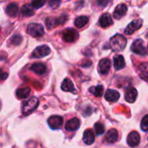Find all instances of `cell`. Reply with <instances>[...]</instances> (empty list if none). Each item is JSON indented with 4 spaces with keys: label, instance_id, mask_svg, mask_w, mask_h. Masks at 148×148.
Instances as JSON below:
<instances>
[{
    "label": "cell",
    "instance_id": "ac0fdd59",
    "mask_svg": "<svg viewBox=\"0 0 148 148\" xmlns=\"http://www.w3.org/2000/svg\"><path fill=\"white\" fill-rule=\"evenodd\" d=\"M62 89L65 92H71L73 94H76V89L73 84V82L68 78L63 80L62 84Z\"/></svg>",
    "mask_w": 148,
    "mask_h": 148
},
{
    "label": "cell",
    "instance_id": "ba28073f",
    "mask_svg": "<svg viewBox=\"0 0 148 148\" xmlns=\"http://www.w3.org/2000/svg\"><path fill=\"white\" fill-rule=\"evenodd\" d=\"M143 24V21L142 19H137L133 21L132 23H130L127 27L125 29V34L126 35H132L134 34L136 30H138Z\"/></svg>",
    "mask_w": 148,
    "mask_h": 148
},
{
    "label": "cell",
    "instance_id": "7402d4cb",
    "mask_svg": "<svg viewBox=\"0 0 148 148\" xmlns=\"http://www.w3.org/2000/svg\"><path fill=\"white\" fill-rule=\"evenodd\" d=\"M114 69L116 70H121L123 68H125L126 63H125L124 57L122 56H120V55L115 56L114 57Z\"/></svg>",
    "mask_w": 148,
    "mask_h": 148
},
{
    "label": "cell",
    "instance_id": "1f68e13d",
    "mask_svg": "<svg viewBox=\"0 0 148 148\" xmlns=\"http://www.w3.org/2000/svg\"><path fill=\"white\" fill-rule=\"evenodd\" d=\"M61 3V2L60 1H49V5L50 6V7H52V8H57L58 7V5Z\"/></svg>",
    "mask_w": 148,
    "mask_h": 148
},
{
    "label": "cell",
    "instance_id": "4316f807",
    "mask_svg": "<svg viewBox=\"0 0 148 148\" xmlns=\"http://www.w3.org/2000/svg\"><path fill=\"white\" fill-rule=\"evenodd\" d=\"M89 92L96 97H101L103 95V87L101 85H97L89 88Z\"/></svg>",
    "mask_w": 148,
    "mask_h": 148
},
{
    "label": "cell",
    "instance_id": "d6986e66",
    "mask_svg": "<svg viewBox=\"0 0 148 148\" xmlns=\"http://www.w3.org/2000/svg\"><path fill=\"white\" fill-rule=\"evenodd\" d=\"M137 95H138V92H137L136 88H130L126 92L125 99H126V101H127V102H129V103H134V102L136 101Z\"/></svg>",
    "mask_w": 148,
    "mask_h": 148
},
{
    "label": "cell",
    "instance_id": "7a4b0ae2",
    "mask_svg": "<svg viewBox=\"0 0 148 148\" xmlns=\"http://www.w3.org/2000/svg\"><path fill=\"white\" fill-rule=\"evenodd\" d=\"M39 105V100L36 97H31L24 101L22 105V113L23 115H28L35 111Z\"/></svg>",
    "mask_w": 148,
    "mask_h": 148
},
{
    "label": "cell",
    "instance_id": "ffe728a7",
    "mask_svg": "<svg viewBox=\"0 0 148 148\" xmlns=\"http://www.w3.org/2000/svg\"><path fill=\"white\" fill-rule=\"evenodd\" d=\"M118 132L116 129L113 128V129H110L107 134H106V137H105V140L108 143H114L117 141L118 140Z\"/></svg>",
    "mask_w": 148,
    "mask_h": 148
},
{
    "label": "cell",
    "instance_id": "83f0119b",
    "mask_svg": "<svg viewBox=\"0 0 148 148\" xmlns=\"http://www.w3.org/2000/svg\"><path fill=\"white\" fill-rule=\"evenodd\" d=\"M95 130L97 135H101L105 132V127L101 122H97L95 124Z\"/></svg>",
    "mask_w": 148,
    "mask_h": 148
},
{
    "label": "cell",
    "instance_id": "603a6c76",
    "mask_svg": "<svg viewBox=\"0 0 148 148\" xmlns=\"http://www.w3.org/2000/svg\"><path fill=\"white\" fill-rule=\"evenodd\" d=\"M5 11L10 16H16L18 12V5L16 3H10L7 5Z\"/></svg>",
    "mask_w": 148,
    "mask_h": 148
},
{
    "label": "cell",
    "instance_id": "5b68a950",
    "mask_svg": "<svg viewBox=\"0 0 148 148\" xmlns=\"http://www.w3.org/2000/svg\"><path fill=\"white\" fill-rule=\"evenodd\" d=\"M131 50L134 53L140 55V56H146L147 55V50H146V48L144 46L143 40H141V39H137L133 42V44L131 46Z\"/></svg>",
    "mask_w": 148,
    "mask_h": 148
},
{
    "label": "cell",
    "instance_id": "4fadbf2b",
    "mask_svg": "<svg viewBox=\"0 0 148 148\" xmlns=\"http://www.w3.org/2000/svg\"><path fill=\"white\" fill-rule=\"evenodd\" d=\"M30 70L36 73V75H42L45 74V72L47 71V68H46V65L42 62H36L30 66Z\"/></svg>",
    "mask_w": 148,
    "mask_h": 148
},
{
    "label": "cell",
    "instance_id": "cb8c5ba5",
    "mask_svg": "<svg viewBox=\"0 0 148 148\" xmlns=\"http://www.w3.org/2000/svg\"><path fill=\"white\" fill-rule=\"evenodd\" d=\"M21 13L23 16H31L35 14L33 6L30 4H24L21 9Z\"/></svg>",
    "mask_w": 148,
    "mask_h": 148
},
{
    "label": "cell",
    "instance_id": "52a82bcc",
    "mask_svg": "<svg viewBox=\"0 0 148 148\" xmlns=\"http://www.w3.org/2000/svg\"><path fill=\"white\" fill-rule=\"evenodd\" d=\"M51 52L49 46L47 45H42V46H38L35 49V50L32 52L31 54V57H35V58H41V57H44L46 56H48L49 53Z\"/></svg>",
    "mask_w": 148,
    "mask_h": 148
},
{
    "label": "cell",
    "instance_id": "484cf974",
    "mask_svg": "<svg viewBox=\"0 0 148 148\" xmlns=\"http://www.w3.org/2000/svg\"><path fill=\"white\" fill-rule=\"evenodd\" d=\"M88 23V17L86 16H79V17H77V18L75 20V27L78 28V29H81V28L84 27Z\"/></svg>",
    "mask_w": 148,
    "mask_h": 148
},
{
    "label": "cell",
    "instance_id": "836d02e7",
    "mask_svg": "<svg viewBox=\"0 0 148 148\" xmlns=\"http://www.w3.org/2000/svg\"><path fill=\"white\" fill-rule=\"evenodd\" d=\"M2 75H3V77H2V79H3V80H4V79H5V78L7 77V75H7V74H3Z\"/></svg>",
    "mask_w": 148,
    "mask_h": 148
},
{
    "label": "cell",
    "instance_id": "44dd1931",
    "mask_svg": "<svg viewBox=\"0 0 148 148\" xmlns=\"http://www.w3.org/2000/svg\"><path fill=\"white\" fill-rule=\"evenodd\" d=\"M83 141L87 145H92L95 142V134L93 130L87 129L83 134Z\"/></svg>",
    "mask_w": 148,
    "mask_h": 148
},
{
    "label": "cell",
    "instance_id": "e0dca14e",
    "mask_svg": "<svg viewBox=\"0 0 148 148\" xmlns=\"http://www.w3.org/2000/svg\"><path fill=\"white\" fill-rule=\"evenodd\" d=\"M113 23L112 21V17L110 16V14L108 13H104L103 15L101 16L100 19H99V24L103 27V28H107L108 26H110Z\"/></svg>",
    "mask_w": 148,
    "mask_h": 148
},
{
    "label": "cell",
    "instance_id": "9c48e42d",
    "mask_svg": "<svg viewBox=\"0 0 148 148\" xmlns=\"http://www.w3.org/2000/svg\"><path fill=\"white\" fill-rule=\"evenodd\" d=\"M98 68H99V72H100L101 75H107L109 73V70H110V68H111V62H110V60L108 59V58L101 59L100 61V62H99Z\"/></svg>",
    "mask_w": 148,
    "mask_h": 148
},
{
    "label": "cell",
    "instance_id": "30bf717a",
    "mask_svg": "<svg viewBox=\"0 0 148 148\" xmlns=\"http://www.w3.org/2000/svg\"><path fill=\"white\" fill-rule=\"evenodd\" d=\"M48 123L52 129H59L62 127L63 123V118L58 115L51 116L48 120Z\"/></svg>",
    "mask_w": 148,
    "mask_h": 148
},
{
    "label": "cell",
    "instance_id": "277c9868",
    "mask_svg": "<svg viewBox=\"0 0 148 148\" xmlns=\"http://www.w3.org/2000/svg\"><path fill=\"white\" fill-rule=\"evenodd\" d=\"M67 20V16L65 15H62L59 17H47L45 23L48 29H52L55 27L60 25V24H63L65 23V21Z\"/></svg>",
    "mask_w": 148,
    "mask_h": 148
},
{
    "label": "cell",
    "instance_id": "3957f363",
    "mask_svg": "<svg viewBox=\"0 0 148 148\" xmlns=\"http://www.w3.org/2000/svg\"><path fill=\"white\" fill-rule=\"evenodd\" d=\"M27 33L32 37H40L44 34V29L42 24L29 23L27 26Z\"/></svg>",
    "mask_w": 148,
    "mask_h": 148
},
{
    "label": "cell",
    "instance_id": "4dcf8cb0",
    "mask_svg": "<svg viewBox=\"0 0 148 148\" xmlns=\"http://www.w3.org/2000/svg\"><path fill=\"white\" fill-rule=\"evenodd\" d=\"M46 3V1L44 0H39V1H33L31 3V5L33 6V8H36V9H39L41 8L42 6H43L44 4Z\"/></svg>",
    "mask_w": 148,
    "mask_h": 148
},
{
    "label": "cell",
    "instance_id": "d6a6232c",
    "mask_svg": "<svg viewBox=\"0 0 148 148\" xmlns=\"http://www.w3.org/2000/svg\"><path fill=\"white\" fill-rule=\"evenodd\" d=\"M98 3L99 4H102V5H106V4H108V3H109V2L108 1H106V2H104V1H98Z\"/></svg>",
    "mask_w": 148,
    "mask_h": 148
},
{
    "label": "cell",
    "instance_id": "9a60e30c",
    "mask_svg": "<svg viewBox=\"0 0 148 148\" xmlns=\"http://www.w3.org/2000/svg\"><path fill=\"white\" fill-rule=\"evenodd\" d=\"M80 125H81L80 120L77 118H73L67 122V124L65 125V129L69 132L75 131L80 127Z\"/></svg>",
    "mask_w": 148,
    "mask_h": 148
},
{
    "label": "cell",
    "instance_id": "5bb4252c",
    "mask_svg": "<svg viewBox=\"0 0 148 148\" xmlns=\"http://www.w3.org/2000/svg\"><path fill=\"white\" fill-rule=\"evenodd\" d=\"M138 73L142 80L148 82V62H142L139 65Z\"/></svg>",
    "mask_w": 148,
    "mask_h": 148
},
{
    "label": "cell",
    "instance_id": "f546056e",
    "mask_svg": "<svg viewBox=\"0 0 148 148\" xmlns=\"http://www.w3.org/2000/svg\"><path fill=\"white\" fill-rule=\"evenodd\" d=\"M21 41H22V36H19V35H15V36H12V37L10 38V42L12 44H14V45H18V44H20Z\"/></svg>",
    "mask_w": 148,
    "mask_h": 148
},
{
    "label": "cell",
    "instance_id": "e575fe53",
    "mask_svg": "<svg viewBox=\"0 0 148 148\" xmlns=\"http://www.w3.org/2000/svg\"><path fill=\"white\" fill-rule=\"evenodd\" d=\"M147 49H148V47H147Z\"/></svg>",
    "mask_w": 148,
    "mask_h": 148
},
{
    "label": "cell",
    "instance_id": "f1b7e54d",
    "mask_svg": "<svg viewBox=\"0 0 148 148\" xmlns=\"http://www.w3.org/2000/svg\"><path fill=\"white\" fill-rule=\"evenodd\" d=\"M140 127H141V129L145 132L148 131V114H147L146 116H144V118L142 119L141 121V123H140Z\"/></svg>",
    "mask_w": 148,
    "mask_h": 148
},
{
    "label": "cell",
    "instance_id": "8992f818",
    "mask_svg": "<svg viewBox=\"0 0 148 148\" xmlns=\"http://www.w3.org/2000/svg\"><path fill=\"white\" fill-rule=\"evenodd\" d=\"M78 32L74 29H67L62 32V39L67 42H74L78 39Z\"/></svg>",
    "mask_w": 148,
    "mask_h": 148
},
{
    "label": "cell",
    "instance_id": "d4e9b609",
    "mask_svg": "<svg viewBox=\"0 0 148 148\" xmlns=\"http://www.w3.org/2000/svg\"><path fill=\"white\" fill-rule=\"evenodd\" d=\"M30 95V88H18L16 92V95L18 99H24L27 98Z\"/></svg>",
    "mask_w": 148,
    "mask_h": 148
},
{
    "label": "cell",
    "instance_id": "6da1fadb",
    "mask_svg": "<svg viewBox=\"0 0 148 148\" xmlns=\"http://www.w3.org/2000/svg\"><path fill=\"white\" fill-rule=\"evenodd\" d=\"M109 44L113 51L120 52L125 49L127 45V39L122 35H115L113 37H111Z\"/></svg>",
    "mask_w": 148,
    "mask_h": 148
},
{
    "label": "cell",
    "instance_id": "7c38bea8",
    "mask_svg": "<svg viewBox=\"0 0 148 148\" xmlns=\"http://www.w3.org/2000/svg\"><path fill=\"white\" fill-rule=\"evenodd\" d=\"M127 11V6L125 3H120L116 6L114 11V16L116 19L122 18Z\"/></svg>",
    "mask_w": 148,
    "mask_h": 148
},
{
    "label": "cell",
    "instance_id": "8fae6325",
    "mask_svg": "<svg viewBox=\"0 0 148 148\" xmlns=\"http://www.w3.org/2000/svg\"><path fill=\"white\" fill-rule=\"evenodd\" d=\"M127 144L131 147H137L140 142V134L134 131L132 133H130L127 136Z\"/></svg>",
    "mask_w": 148,
    "mask_h": 148
},
{
    "label": "cell",
    "instance_id": "2e32d148",
    "mask_svg": "<svg viewBox=\"0 0 148 148\" xmlns=\"http://www.w3.org/2000/svg\"><path fill=\"white\" fill-rule=\"evenodd\" d=\"M120 94L118 91L114 89H108L105 93V99L109 102H115L119 100Z\"/></svg>",
    "mask_w": 148,
    "mask_h": 148
}]
</instances>
